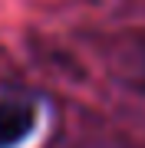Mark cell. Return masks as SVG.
<instances>
[{
  "label": "cell",
  "mask_w": 145,
  "mask_h": 148,
  "mask_svg": "<svg viewBox=\"0 0 145 148\" xmlns=\"http://www.w3.org/2000/svg\"><path fill=\"white\" fill-rule=\"evenodd\" d=\"M40 125V112L27 99L0 95V148H20Z\"/></svg>",
  "instance_id": "cell-1"
}]
</instances>
